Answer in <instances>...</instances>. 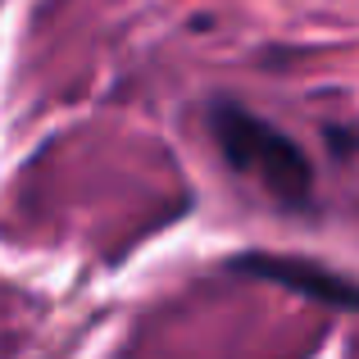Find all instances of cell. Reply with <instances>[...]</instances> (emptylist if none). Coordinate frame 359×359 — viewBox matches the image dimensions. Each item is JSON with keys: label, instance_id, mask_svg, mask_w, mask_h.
Returning <instances> with one entry per match:
<instances>
[{"label": "cell", "instance_id": "cell-1", "mask_svg": "<svg viewBox=\"0 0 359 359\" xmlns=\"http://www.w3.org/2000/svg\"><path fill=\"white\" fill-rule=\"evenodd\" d=\"M210 132L219 141L223 159L250 177L259 191H269L287 210H309L314 201V164L300 150L296 137L278 128V123L259 118L255 109L237 100H214L210 105Z\"/></svg>", "mask_w": 359, "mask_h": 359}, {"label": "cell", "instance_id": "cell-2", "mask_svg": "<svg viewBox=\"0 0 359 359\" xmlns=\"http://www.w3.org/2000/svg\"><path fill=\"white\" fill-rule=\"evenodd\" d=\"M228 269L245 273V278H259V282H269V287H282V291H291V296H305L323 309H359V278L337 273L318 259L250 250V255H237Z\"/></svg>", "mask_w": 359, "mask_h": 359}]
</instances>
